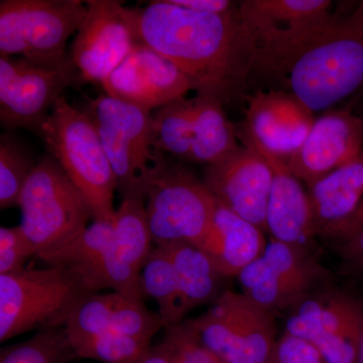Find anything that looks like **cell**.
<instances>
[{"instance_id":"1f68e13d","label":"cell","mask_w":363,"mask_h":363,"mask_svg":"<svg viewBox=\"0 0 363 363\" xmlns=\"http://www.w3.org/2000/svg\"><path fill=\"white\" fill-rule=\"evenodd\" d=\"M159 346L168 363H226L202 343L187 320L167 327Z\"/></svg>"},{"instance_id":"7a4b0ae2","label":"cell","mask_w":363,"mask_h":363,"mask_svg":"<svg viewBox=\"0 0 363 363\" xmlns=\"http://www.w3.org/2000/svg\"><path fill=\"white\" fill-rule=\"evenodd\" d=\"M260 73L281 81L285 91L312 112L331 109L363 93V1L346 18Z\"/></svg>"},{"instance_id":"9c48e42d","label":"cell","mask_w":363,"mask_h":363,"mask_svg":"<svg viewBox=\"0 0 363 363\" xmlns=\"http://www.w3.org/2000/svg\"><path fill=\"white\" fill-rule=\"evenodd\" d=\"M83 111L96 128L111 162L117 190L145 196L156 150L152 143V112L109 95L90 99Z\"/></svg>"},{"instance_id":"d6a6232c","label":"cell","mask_w":363,"mask_h":363,"mask_svg":"<svg viewBox=\"0 0 363 363\" xmlns=\"http://www.w3.org/2000/svg\"><path fill=\"white\" fill-rule=\"evenodd\" d=\"M32 257H35V248L20 225L0 227V276L25 269Z\"/></svg>"},{"instance_id":"603a6c76","label":"cell","mask_w":363,"mask_h":363,"mask_svg":"<svg viewBox=\"0 0 363 363\" xmlns=\"http://www.w3.org/2000/svg\"><path fill=\"white\" fill-rule=\"evenodd\" d=\"M308 188L313 233L335 238L362 200L363 160L344 164Z\"/></svg>"},{"instance_id":"4fadbf2b","label":"cell","mask_w":363,"mask_h":363,"mask_svg":"<svg viewBox=\"0 0 363 363\" xmlns=\"http://www.w3.org/2000/svg\"><path fill=\"white\" fill-rule=\"evenodd\" d=\"M327 277L328 272L304 247L272 240L238 279L242 295L274 315L317 291Z\"/></svg>"},{"instance_id":"ac0fdd59","label":"cell","mask_w":363,"mask_h":363,"mask_svg":"<svg viewBox=\"0 0 363 363\" xmlns=\"http://www.w3.org/2000/svg\"><path fill=\"white\" fill-rule=\"evenodd\" d=\"M363 121L350 112L331 111L316 118L301 149L286 161L294 175L307 184L360 160Z\"/></svg>"},{"instance_id":"2e32d148","label":"cell","mask_w":363,"mask_h":363,"mask_svg":"<svg viewBox=\"0 0 363 363\" xmlns=\"http://www.w3.org/2000/svg\"><path fill=\"white\" fill-rule=\"evenodd\" d=\"M203 182L217 201L267 230L272 172L257 150L240 145L221 161L207 166Z\"/></svg>"},{"instance_id":"44dd1931","label":"cell","mask_w":363,"mask_h":363,"mask_svg":"<svg viewBox=\"0 0 363 363\" xmlns=\"http://www.w3.org/2000/svg\"><path fill=\"white\" fill-rule=\"evenodd\" d=\"M262 231L217 201L211 227L196 247L206 253L222 276L238 277L264 252Z\"/></svg>"},{"instance_id":"7402d4cb","label":"cell","mask_w":363,"mask_h":363,"mask_svg":"<svg viewBox=\"0 0 363 363\" xmlns=\"http://www.w3.org/2000/svg\"><path fill=\"white\" fill-rule=\"evenodd\" d=\"M147 223L145 196L123 197L113 218L114 281L117 288L131 290L140 284L142 269L154 250Z\"/></svg>"},{"instance_id":"52a82bcc","label":"cell","mask_w":363,"mask_h":363,"mask_svg":"<svg viewBox=\"0 0 363 363\" xmlns=\"http://www.w3.org/2000/svg\"><path fill=\"white\" fill-rule=\"evenodd\" d=\"M87 13L82 0H1L0 57L56 64Z\"/></svg>"},{"instance_id":"4dcf8cb0","label":"cell","mask_w":363,"mask_h":363,"mask_svg":"<svg viewBox=\"0 0 363 363\" xmlns=\"http://www.w3.org/2000/svg\"><path fill=\"white\" fill-rule=\"evenodd\" d=\"M78 358L102 363H133L152 347V340L121 334L104 333L70 337Z\"/></svg>"},{"instance_id":"f35d334b","label":"cell","mask_w":363,"mask_h":363,"mask_svg":"<svg viewBox=\"0 0 363 363\" xmlns=\"http://www.w3.org/2000/svg\"><path fill=\"white\" fill-rule=\"evenodd\" d=\"M357 363H363V338L360 343L359 352H358Z\"/></svg>"},{"instance_id":"d590c367","label":"cell","mask_w":363,"mask_h":363,"mask_svg":"<svg viewBox=\"0 0 363 363\" xmlns=\"http://www.w3.org/2000/svg\"><path fill=\"white\" fill-rule=\"evenodd\" d=\"M344 262L351 272L363 278V228L342 245Z\"/></svg>"},{"instance_id":"e575fe53","label":"cell","mask_w":363,"mask_h":363,"mask_svg":"<svg viewBox=\"0 0 363 363\" xmlns=\"http://www.w3.org/2000/svg\"><path fill=\"white\" fill-rule=\"evenodd\" d=\"M175 6L196 13L230 14L238 9V2L229 0H169Z\"/></svg>"},{"instance_id":"30bf717a","label":"cell","mask_w":363,"mask_h":363,"mask_svg":"<svg viewBox=\"0 0 363 363\" xmlns=\"http://www.w3.org/2000/svg\"><path fill=\"white\" fill-rule=\"evenodd\" d=\"M198 337L226 363H272L274 315L241 293L226 290L206 312L188 319Z\"/></svg>"},{"instance_id":"4316f807","label":"cell","mask_w":363,"mask_h":363,"mask_svg":"<svg viewBox=\"0 0 363 363\" xmlns=\"http://www.w3.org/2000/svg\"><path fill=\"white\" fill-rule=\"evenodd\" d=\"M194 123V98H180L160 107L152 112V147L162 154L189 161Z\"/></svg>"},{"instance_id":"e0dca14e","label":"cell","mask_w":363,"mask_h":363,"mask_svg":"<svg viewBox=\"0 0 363 363\" xmlns=\"http://www.w3.org/2000/svg\"><path fill=\"white\" fill-rule=\"evenodd\" d=\"M105 94L155 111L194 90L169 60L142 44L101 84Z\"/></svg>"},{"instance_id":"7c38bea8","label":"cell","mask_w":363,"mask_h":363,"mask_svg":"<svg viewBox=\"0 0 363 363\" xmlns=\"http://www.w3.org/2000/svg\"><path fill=\"white\" fill-rule=\"evenodd\" d=\"M285 334L311 344L328 363H357L363 303L338 291H315L289 310Z\"/></svg>"},{"instance_id":"9a60e30c","label":"cell","mask_w":363,"mask_h":363,"mask_svg":"<svg viewBox=\"0 0 363 363\" xmlns=\"http://www.w3.org/2000/svg\"><path fill=\"white\" fill-rule=\"evenodd\" d=\"M316 118L285 90L259 91L248 99L238 138L269 156L288 161L302 147Z\"/></svg>"},{"instance_id":"6da1fadb","label":"cell","mask_w":363,"mask_h":363,"mask_svg":"<svg viewBox=\"0 0 363 363\" xmlns=\"http://www.w3.org/2000/svg\"><path fill=\"white\" fill-rule=\"evenodd\" d=\"M138 43L169 60L197 95L229 104L252 72V52L238 9L230 14L196 13L169 0L133 9Z\"/></svg>"},{"instance_id":"83f0119b","label":"cell","mask_w":363,"mask_h":363,"mask_svg":"<svg viewBox=\"0 0 363 363\" xmlns=\"http://www.w3.org/2000/svg\"><path fill=\"white\" fill-rule=\"evenodd\" d=\"M140 278L145 298H152L157 303V314L164 329L181 323L178 318V278L166 247L155 245L143 267Z\"/></svg>"},{"instance_id":"cb8c5ba5","label":"cell","mask_w":363,"mask_h":363,"mask_svg":"<svg viewBox=\"0 0 363 363\" xmlns=\"http://www.w3.org/2000/svg\"><path fill=\"white\" fill-rule=\"evenodd\" d=\"M92 221L70 245L44 262L66 267L90 294L106 289V267L113 250V219Z\"/></svg>"},{"instance_id":"d4e9b609","label":"cell","mask_w":363,"mask_h":363,"mask_svg":"<svg viewBox=\"0 0 363 363\" xmlns=\"http://www.w3.org/2000/svg\"><path fill=\"white\" fill-rule=\"evenodd\" d=\"M175 266L179 286L178 318L183 322L200 306L212 304L222 291V276L206 253L192 243L162 245Z\"/></svg>"},{"instance_id":"836d02e7","label":"cell","mask_w":363,"mask_h":363,"mask_svg":"<svg viewBox=\"0 0 363 363\" xmlns=\"http://www.w3.org/2000/svg\"><path fill=\"white\" fill-rule=\"evenodd\" d=\"M272 363H328L307 341L295 336L284 335L277 341Z\"/></svg>"},{"instance_id":"8992f818","label":"cell","mask_w":363,"mask_h":363,"mask_svg":"<svg viewBox=\"0 0 363 363\" xmlns=\"http://www.w3.org/2000/svg\"><path fill=\"white\" fill-rule=\"evenodd\" d=\"M217 200L204 182L156 150L145 193V212L156 247L198 245L213 222Z\"/></svg>"},{"instance_id":"5bb4252c","label":"cell","mask_w":363,"mask_h":363,"mask_svg":"<svg viewBox=\"0 0 363 363\" xmlns=\"http://www.w3.org/2000/svg\"><path fill=\"white\" fill-rule=\"evenodd\" d=\"M69 52L83 82L102 84L140 45L133 9L117 0H88Z\"/></svg>"},{"instance_id":"f546056e","label":"cell","mask_w":363,"mask_h":363,"mask_svg":"<svg viewBox=\"0 0 363 363\" xmlns=\"http://www.w3.org/2000/svg\"><path fill=\"white\" fill-rule=\"evenodd\" d=\"M37 162L30 150L11 133L0 138V208L18 207L26 182Z\"/></svg>"},{"instance_id":"ba28073f","label":"cell","mask_w":363,"mask_h":363,"mask_svg":"<svg viewBox=\"0 0 363 363\" xmlns=\"http://www.w3.org/2000/svg\"><path fill=\"white\" fill-rule=\"evenodd\" d=\"M329 0H245L241 26L252 52V71L283 58L329 28L338 16Z\"/></svg>"},{"instance_id":"5b68a950","label":"cell","mask_w":363,"mask_h":363,"mask_svg":"<svg viewBox=\"0 0 363 363\" xmlns=\"http://www.w3.org/2000/svg\"><path fill=\"white\" fill-rule=\"evenodd\" d=\"M89 292L66 267L25 269L0 276V341L65 327Z\"/></svg>"},{"instance_id":"f1b7e54d","label":"cell","mask_w":363,"mask_h":363,"mask_svg":"<svg viewBox=\"0 0 363 363\" xmlns=\"http://www.w3.org/2000/svg\"><path fill=\"white\" fill-rule=\"evenodd\" d=\"M78 359L65 327L45 329L0 352V363H71Z\"/></svg>"},{"instance_id":"d6986e66","label":"cell","mask_w":363,"mask_h":363,"mask_svg":"<svg viewBox=\"0 0 363 363\" xmlns=\"http://www.w3.org/2000/svg\"><path fill=\"white\" fill-rule=\"evenodd\" d=\"M162 328L159 314L143 300L117 292L85 296L65 325L70 337L114 333L152 340Z\"/></svg>"},{"instance_id":"74e56055","label":"cell","mask_w":363,"mask_h":363,"mask_svg":"<svg viewBox=\"0 0 363 363\" xmlns=\"http://www.w3.org/2000/svg\"><path fill=\"white\" fill-rule=\"evenodd\" d=\"M133 363H168V360L157 344L156 346H152L140 359Z\"/></svg>"},{"instance_id":"ffe728a7","label":"cell","mask_w":363,"mask_h":363,"mask_svg":"<svg viewBox=\"0 0 363 363\" xmlns=\"http://www.w3.org/2000/svg\"><path fill=\"white\" fill-rule=\"evenodd\" d=\"M259 154L269 162L272 172L267 231L272 234V240L305 247L314 236L309 194L285 161Z\"/></svg>"},{"instance_id":"277c9868","label":"cell","mask_w":363,"mask_h":363,"mask_svg":"<svg viewBox=\"0 0 363 363\" xmlns=\"http://www.w3.org/2000/svg\"><path fill=\"white\" fill-rule=\"evenodd\" d=\"M18 207L21 230L43 262L70 245L93 220L87 200L52 156L37 162Z\"/></svg>"},{"instance_id":"8d00e7d4","label":"cell","mask_w":363,"mask_h":363,"mask_svg":"<svg viewBox=\"0 0 363 363\" xmlns=\"http://www.w3.org/2000/svg\"><path fill=\"white\" fill-rule=\"evenodd\" d=\"M363 228V196L360 200L359 205H358L357 211L353 213L350 217V220L346 222L345 224L340 229L335 238L344 241L350 240V238L354 236L355 234L359 233Z\"/></svg>"},{"instance_id":"3957f363","label":"cell","mask_w":363,"mask_h":363,"mask_svg":"<svg viewBox=\"0 0 363 363\" xmlns=\"http://www.w3.org/2000/svg\"><path fill=\"white\" fill-rule=\"evenodd\" d=\"M51 156L82 193L93 220H112L116 215L117 182L96 128L82 109L60 98L43 126Z\"/></svg>"},{"instance_id":"8fae6325","label":"cell","mask_w":363,"mask_h":363,"mask_svg":"<svg viewBox=\"0 0 363 363\" xmlns=\"http://www.w3.org/2000/svg\"><path fill=\"white\" fill-rule=\"evenodd\" d=\"M83 82L70 54L56 64L0 57V121L6 130L42 135L43 126L64 91Z\"/></svg>"},{"instance_id":"484cf974","label":"cell","mask_w":363,"mask_h":363,"mask_svg":"<svg viewBox=\"0 0 363 363\" xmlns=\"http://www.w3.org/2000/svg\"><path fill=\"white\" fill-rule=\"evenodd\" d=\"M194 100V136L189 161L209 166L235 152L240 147V138L221 101L204 95H196Z\"/></svg>"}]
</instances>
